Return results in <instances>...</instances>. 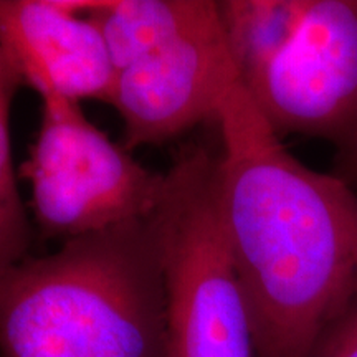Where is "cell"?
Here are the masks:
<instances>
[{
	"label": "cell",
	"mask_w": 357,
	"mask_h": 357,
	"mask_svg": "<svg viewBox=\"0 0 357 357\" xmlns=\"http://www.w3.org/2000/svg\"><path fill=\"white\" fill-rule=\"evenodd\" d=\"M100 0H0V48L25 86L109 102L114 66L89 12Z\"/></svg>",
	"instance_id": "cell-7"
},
{
	"label": "cell",
	"mask_w": 357,
	"mask_h": 357,
	"mask_svg": "<svg viewBox=\"0 0 357 357\" xmlns=\"http://www.w3.org/2000/svg\"><path fill=\"white\" fill-rule=\"evenodd\" d=\"M310 357H357V298L326 328Z\"/></svg>",
	"instance_id": "cell-11"
},
{
	"label": "cell",
	"mask_w": 357,
	"mask_h": 357,
	"mask_svg": "<svg viewBox=\"0 0 357 357\" xmlns=\"http://www.w3.org/2000/svg\"><path fill=\"white\" fill-rule=\"evenodd\" d=\"M0 357H167L158 211L0 278Z\"/></svg>",
	"instance_id": "cell-2"
},
{
	"label": "cell",
	"mask_w": 357,
	"mask_h": 357,
	"mask_svg": "<svg viewBox=\"0 0 357 357\" xmlns=\"http://www.w3.org/2000/svg\"><path fill=\"white\" fill-rule=\"evenodd\" d=\"M240 83L217 2L202 19L114 73L109 105L124 124L123 146L162 144L199 123L217 119Z\"/></svg>",
	"instance_id": "cell-6"
},
{
	"label": "cell",
	"mask_w": 357,
	"mask_h": 357,
	"mask_svg": "<svg viewBox=\"0 0 357 357\" xmlns=\"http://www.w3.org/2000/svg\"><path fill=\"white\" fill-rule=\"evenodd\" d=\"M310 0H222L218 17L240 83L247 84L296 37Z\"/></svg>",
	"instance_id": "cell-8"
},
{
	"label": "cell",
	"mask_w": 357,
	"mask_h": 357,
	"mask_svg": "<svg viewBox=\"0 0 357 357\" xmlns=\"http://www.w3.org/2000/svg\"><path fill=\"white\" fill-rule=\"evenodd\" d=\"M40 98L42 123L19 174L30 185L42 235L68 242L153 215L167 174L141 166L89 121L79 102L56 93Z\"/></svg>",
	"instance_id": "cell-4"
},
{
	"label": "cell",
	"mask_w": 357,
	"mask_h": 357,
	"mask_svg": "<svg viewBox=\"0 0 357 357\" xmlns=\"http://www.w3.org/2000/svg\"><path fill=\"white\" fill-rule=\"evenodd\" d=\"M342 164L347 174L357 181V139L352 141L349 146L342 147Z\"/></svg>",
	"instance_id": "cell-12"
},
{
	"label": "cell",
	"mask_w": 357,
	"mask_h": 357,
	"mask_svg": "<svg viewBox=\"0 0 357 357\" xmlns=\"http://www.w3.org/2000/svg\"><path fill=\"white\" fill-rule=\"evenodd\" d=\"M215 121L218 217L258 357H310L357 298V195L289 154L242 83Z\"/></svg>",
	"instance_id": "cell-1"
},
{
	"label": "cell",
	"mask_w": 357,
	"mask_h": 357,
	"mask_svg": "<svg viewBox=\"0 0 357 357\" xmlns=\"http://www.w3.org/2000/svg\"><path fill=\"white\" fill-rule=\"evenodd\" d=\"M213 0H100L88 15L100 26L114 73L211 10Z\"/></svg>",
	"instance_id": "cell-9"
},
{
	"label": "cell",
	"mask_w": 357,
	"mask_h": 357,
	"mask_svg": "<svg viewBox=\"0 0 357 357\" xmlns=\"http://www.w3.org/2000/svg\"><path fill=\"white\" fill-rule=\"evenodd\" d=\"M278 134L357 139V0H310L287 48L243 84Z\"/></svg>",
	"instance_id": "cell-5"
},
{
	"label": "cell",
	"mask_w": 357,
	"mask_h": 357,
	"mask_svg": "<svg viewBox=\"0 0 357 357\" xmlns=\"http://www.w3.org/2000/svg\"><path fill=\"white\" fill-rule=\"evenodd\" d=\"M24 78L0 48V278L29 258L33 229L22 202L12 159L10 109Z\"/></svg>",
	"instance_id": "cell-10"
},
{
	"label": "cell",
	"mask_w": 357,
	"mask_h": 357,
	"mask_svg": "<svg viewBox=\"0 0 357 357\" xmlns=\"http://www.w3.org/2000/svg\"><path fill=\"white\" fill-rule=\"evenodd\" d=\"M167 289V357H258L217 208V155L190 146L158 207Z\"/></svg>",
	"instance_id": "cell-3"
}]
</instances>
